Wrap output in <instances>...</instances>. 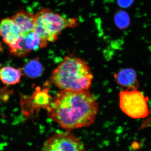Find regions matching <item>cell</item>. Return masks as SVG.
<instances>
[{"instance_id": "obj_1", "label": "cell", "mask_w": 151, "mask_h": 151, "mask_svg": "<svg viewBox=\"0 0 151 151\" xmlns=\"http://www.w3.org/2000/svg\"><path fill=\"white\" fill-rule=\"evenodd\" d=\"M47 109L52 121L69 131L92 125L99 107L89 90H60L52 99Z\"/></svg>"}, {"instance_id": "obj_2", "label": "cell", "mask_w": 151, "mask_h": 151, "mask_svg": "<svg viewBox=\"0 0 151 151\" xmlns=\"http://www.w3.org/2000/svg\"><path fill=\"white\" fill-rule=\"evenodd\" d=\"M93 74L87 63L73 55L65 56L52 73L50 81L60 90H89Z\"/></svg>"}, {"instance_id": "obj_3", "label": "cell", "mask_w": 151, "mask_h": 151, "mask_svg": "<svg viewBox=\"0 0 151 151\" xmlns=\"http://www.w3.org/2000/svg\"><path fill=\"white\" fill-rule=\"evenodd\" d=\"M79 24L78 18H67L51 9L44 8L35 14L34 30L43 40L53 43L63 31L77 27Z\"/></svg>"}, {"instance_id": "obj_4", "label": "cell", "mask_w": 151, "mask_h": 151, "mask_svg": "<svg viewBox=\"0 0 151 151\" xmlns=\"http://www.w3.org/2000/svg\"><path fill=\"white\" fill-rule=\"evenodd\" d=\"M147 100V98L138 90H124L119 94L120 108L132 119H143L147 117L149 113Z\"/></svg>"}, {"instance_id": "obj_5", "label": "cell", "mask_w": 151, "mask_h": 151, "mask_svg": "<svg viewBox=\"0 0 151 151\" xmlns=\"http://www.w3.org/2000/svg\"><path fill=\"white\" fill-rule=\"evenodd\" d=\"M41 151H85L81 140L69 131L57 132L44 143Z\"/></svg>"}, {"instance_id": "obj_6", "label": "cell", "mask_w": 151, "mask_h": 151, "mask_svg": "<svg viewBox=\"0 0 151 151\" xmlns=\"http://www.w3.org/2000/svg\"><path fill=\"white\" fill-rule=\"evenodd\" d=\"M47 88L37 87L31 95L21 97L22 108L24 116L32 117L41 108H47L51 101Z\"/></svg>"}, {"instance_id": "obj_7", "label": "cell", "mask_w": 151, "mask_h": 151, "mask_svg": "<svg viewBox=\"0 0 151 151\" xmlns=\"http://www.w3.org/2000/svg\"><path fill=\"white\" fill-rule=\"evenodd\" d=\"M22 36L20 30L11 17H6L0 22V36L8 46L13 45Z\"/></svg>"}, {"instance_id": "obj_8", "label": "cell", "mask_w": 151, "mask_h": 151, "mask_svg": "<svg viewBox=\"0 0 151 151\" xmlns=\"http://www.w3.org/2000/svg\"><path fill=\"white\" fill-rule=\"evenodd\" d=\"M117 84L125 90H138L139 84L137 74L134 69L127 68L122 69L114 75Z\"/></svg>"}, {"instance_id": "obj_9", "label": "cell", "mask_w": 151, "mask_h": 151, "mask_svg": "<svg viewBox=\"0 0 151 151\" xmlns=\"http://www.w3.org/2000/svg\"><path fill=\"white\" fill-rule=\"evenodd\" d=\"M11 17L20 30L22 35H26L34 29L35 14L24 9H20Z\"/></svg>"}, {"instance_id": "obj_10", "label": "cell", "mask_w": 151, "mask_h": 151, "mask_svg": "<svg viewBox=\"0 0 151 151\" xmlns=\"http://www.w3.org/2000/svg\"><path fill=\"white\" fill-rule=\"evenodd\" d=\"M22 76L21 68L4 66L0 68V80L4 84L14 85L19 84Z\"/></svg>"}, {"instance_id": "obj_11", "label": "cell", "mask_w": 151, "mask_h": 151, "mask_svg": "<svg viewBox=\"0 0 151 151\" xmlns=\"http://www.w3.org/2000/svg\"><path fill=\"white\" fill-rule=\"evenodd\" d=\"M21 68L23 76L30 78L40 77L44 71L43 65L37 58L29 60Z\"/></svg>"}, {"instance_id": "obj_12", "label": "cell", "mask_w": 151, "mask_h": 151, "mask_svg": "<svg viewBox=\"0 0 151 151\" xmlns=\"http://www.w3.org/2000/svg\"><path fill=\"white\" fill-rule=\"evenodd\" d=\"M27 46L30 51L37 50L47 46L48 42L43 40L34 30L25 35Z\"/></svg>"}, {"instance_id": "obj_13", "label": "cell", "mask_w": 151, "mask_h": 151, "mask_svg": "<svg viewBox=\"0 0 151 151\" xmlns=\"http://www.w3.org/2000/svg\"><path fill=\"white\" fill-rule=\"evenodd\" d=\"M8 47L11 54L17 57H24L30 52L26 44L25 35H22L15 43Z\"/></svg>"}]
</instances>
